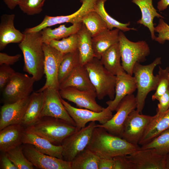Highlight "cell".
<instances>
[{"instance_id":"6da1fadb","label":"cell","mask_w":169,"mask_h":169,"mask_svg":"<svg viewBox=\"0 0 169 169\" xmlns=\"http://www.w3.org/2000/svg\"><path fill=\"white\" fill-rule=\"evenodd\" d=\"M139 145L131 144L113 135L105 129L96 127L86 148L99 158H113L119 156H127L140 150Z\"/></svg>"},{"instance_id":"7a4b0ae2","label":"cell","mask_w":169,"mask_h":169,"mask_svg":"<svg viewBox=\"0 0 169 169\" xmlns=\"http://www.w3.org/2000/svg\"><path fill=\"white\" fill-rule=\"evenodd\" d=\"M24 33V38L18 44L23 56V70L38 81L44 74V54L41 32Z\"/></svg>"},{"instance_id":"3957f363","label":"cell","mask_w":169,"mask_h":169,"mask_svg":"<svg viewBox=\"0 0 169 169\" xmlns=\"http://www.w3.org/2000/svg\"><path fill=\"white\" fill-rule=\"evenodd\" d=\"M25 130L47 139L54 145L59 146L76 129L75 126L65 120L45 116Z\"/></svg>"},{"instance_id":"277c9868","label":"cell","mask_w":169,"mask_h":169,"mask_svg":"<svg viewBox=\"0 0 169 169\" xmlns=\"http://www.w3.org/2000/svg\"><path fill=\"white\" fill-rule=\"evenodd\" d=\"M161 64V58L159 57L149 64L143 65L136 63L134 66L133 74L136 81L137 90L136 96V110L140 113L143 110L148 94L157 88L158 76L157 74L154 75L153 72L156 66Z\"/></svg>"},{"instance_id":"5b68a950","label":"cell","mask_w":169,"mask_h":169,"mask_svg":"<svg viewBox=\"0 0 169 169\" xmlns=\"http://www.w3.org/2000/svg\"><path fill=\"white\" fill-rule=\"evenodd\" d=\"M84 65L95 88L97 98L101 100L108 96L110 100H113L115 95L116 76L109 72L100 59L95 57Z\"/></svg>"},{"instance_id":"8992f818","label":"cell","mask_w":169,"mask_h":169,"mask_svg":"<svg viewBox=\"0 0 169 169\" xmlns=\"http://www.w3.org/2000/svg\"><path fill=\"white\" fill-rule=\"evenodd\" d=\"M119 43L122 67L127 73L132 75L135 64L145 61L150 54L149 46L145 41L133 42L129 40L121 30Z\"/></svg>"},{"instance_id":"52a82bcc","label":"cell","mask_w":169,"mask_h":169,"mask_svg":"<svg viewBox=\"0 0 169 169\" xmlns=\"http://www.w3.org/2000/svg\"><path fill=\"white\" fill-rule=\"evenodd\" d=\"M35 81L32 76L16 72L2 91L4 104L13 103L29 96Z\"/></svg>"},{"instance_id":"ba28073f","label":"cell","mask_w":169,"mask_h":169,"mask_svg":"<svg viewBox=\"0 0 169 169\" xmlns=\"http://www.w3.org/2000/svg\"><path fill=\"white\" fill-rule=\"evenodd\" d=\"M95 121L90 122L85 127L71 134L63 141V160L71 162L75 156L85 148L89 144L94 129Z\"/></svg>"},{"instance_id":"9c48e42d","label":"cell","mask_w":169,"mask_h":169,"mask_svg":"<svg viewBox=\"0 0 169 169\" xmlns=\"http://www.w3.org/2000/svg\"><path fill=\"white\" fill-rule=\"evenodd\" d=\"M42 47L44 54V70L46 81L44 85L37 91L42 92L49 88L59 90L58 72L64 54L49 44L43 43Z\"/></svg>"},{"instance_id":"30bf717a","label":"cell","mask_w":169,"mask_h":169,"mask_svg":"<svg viewBox=\"0 0 169 169\" xmlns=\"http://www.w3.org/2000/svg\"><path fill=\"white\" fill-rule=\"evenodd\" d=\"M137 107L136 97L133 94L125 97L117 105L115 114L107 122L96 124V127L104 128L110 133L122 138L123 126L127 116Z\"/></svg>"},{"instance_id":"8fae6325","label":"cell","mask_w":169,"mask_h":169,"mask_svg":"<svg viewBox=\"0 0 169 169\" xmlns=\"http://www.w3.org/2000/svg\"><path fill=\"white\" fill-rule=\"evenodd\" d=\"M61 101L68 113L76 124V131L85 127L90 122L97 121L100 124H105L113 116L112 112L107 106L101 111L97 112L88 109L73 107L62 98Z\"/></svg>"},{"instance_id":"7c38bea8","label":"cell","mask_w":169,"mask_h":169,"mask_svg":"<svg viewBox=\"0 0 169 169\" xmlns=\"http://www.w3.org/2000/svg\"><path fill=\"white\" fill-rule=\"evenodd\" d=\"M153 117V116L141 114L136 110H133L124 123L122 138L131 144L139 145Z\"/></svg>"},{"instance_id":"4fadbf2b","label":"cell","mask_w":169,"mask_h":169,"mask_svg":"<svg viewBox=\"0 0 169 169\" xmlns=\"http://www.w3.org/2000/svg\"><path fill=\"white\" fill-rule=\"evenodd\" d=\"M24 154L33 166L41 169H72L71 162L42 153L29 144H22Z\"/></svg>"},{"instance_id":"5bb4252c","label":"cell","mask_w":169,"mask_h":169,"mask_svg":"<svg viewBox=\"0 0 169 169\" xmlns=\"http://www.w3.org/2000/svg\"><path fill=\"white\" fill-rule=\"evenodd\" d=\"M126 156L135 169H166V155L160 154L154 148L140 149Z\"/></svg>"},{"instance_id":"9a60e30c","label":"cell","mask_w":169,"mask_h":169,"mask_svg":"<svg viewBox=\"0 0 169 169\" xmlns=\"http://www.w3.org/2000/svg\"><path fill=\"white\" fill-rule=\"evenodd\" d=\"M58 90L47 88L43 92L44 101L41 117L48 116L61 119L76 126L75 123L69 115L62 103Z\"/></svg>"},{"instance_id":"2e32d148","label":"cell","mask_w":169,"mask_h":169,"mask_svg":"<svg viewBox=\"0 0 169 169\" xmlns=\"http://www.w3.org/2000/svg\"><path fill=\"white\" fill-rule=\"evenodd\" d=\"M92 9L91 5L89 2L84 1L80 8L75 12L65 16H51L46 15L40 23L35 26L26 29L24 32H38L45 28L64 23H69L73 24L81 23L84 16Z\"/></svg>"},{"instance_id":"e0dca14e","label":"cell","mask_w":169,"mask_h":169,"mask_svg":"<svg viewBox=\"0 0 169 169\" xmlns=\"http://www.w3.org/2000/svg\"><path fill=\"white\" fill-rule=\"evenodd\" d=\"M59 92L62 99L73 102L79 108L97 112L101 111L104 108L97 103L95 92L81 90L72 87L60 89Z\"/></svg>"},{"instance_id":"ac0fdd59","label":"cell","mask_w":169,"mask_h":169,"mask_svg":"<svg viewBox=\"0 0 169 169\" xmlns=\"http://www.w3.org/2000/svg\"><path fill=\"white\" fill-rule=\"evenodd\" d=\"M29 100L30 96L13 103L4 104L2 106L0 131L11 125L21 124Z\"/></svg>"},{"instance_id":"d6986e66","label":"cell","mask_w":169,"mask_h":169,"mask_svg":"<svg viewBox=\"0 0 169 169\" xmlns=\"http://www.w3.org/2000/svg\"><path fill=\"white\" fill-rule=\"evenodd\" d=\"M137 89L136 81L134 77L122 72L116 75L115 95L113 100L106 103L110 110L115 111L121 100L126 96L131 95Z\"/></svg>"},{"instance_id":"ffe728a7","label":"cell","mask_w":169,"mask_h":169,"mask_svg":"<svg viewBox=\"0 0 169 169\" xmlns=\"http://www.w3.org/2000/svg\"><path fill=\"white\" fill-rule=\"evenodd\" d=\"M15 15L3 14L0 18V50L4 49L10 43H19L23 39L24 34L16 29L14 26Z\"/></svg>"},{"instance_id":"44dd1931","label":"cell","mask_w":169,"mask_h":169,"mask_svg":"<svg viewBox=\"0 0 169 169\" xmlns=\"http://www.w3.org/2000/svg\"><path fill=\"white\" fill-rule=\"evenodd\" d=\"M68 87L81 90L96 92L85 66L80 64L60 84V89Z\"/></svg>"},{"instance_id":"7402d4cb","label":"cell","mask_w":169,"mask_h":169,"mask_svg":"<svg viewBox=\"0 0 169 169\" xmlns=\"http://www.w3.org/2000/svg\"><path fill=\"white\" fill-rule=\"evenodd\" d=\"M22 141L23 144L32 145L42 153L63 160L61 145H54L47 139L25 129Z\"/></svg>"},{"instance_id":"603a6c76","label":"cell","mask_w":169,"mask_h":169,"mask_svg":"<svg viewBox=\"0 0 169 169\" xmlns=\"http://www.w3.org/2000/svg\"><path fill=\"white\" fill-rule=\"evenodd\" d=\"M25 128L21 124L11 125L0 131V151L6 152L23 144Z\"/></svg>"},{"instance_id":"cb8c5ba5","label":"cell","mask_w":169,"mask_h":169,"mask_svg":"<svg viewBox=\"0 0 169 169\" xmlns=\"http://www.w3.org/2000/svg\"><path fill=\"white\" fill-rule=\"evenodd\" d=\"M44 101L43 91L34 92L30 95V100L21 125L25 129L35 123L41 118Z\"/></svg>"},{"instance_id":"d4e9b609","label":"cell","mask_w":169,"mask_h":169,"mask_svg":"<svg viewBox=\"0 0 169 169\" xmlns=\"http://www.w3.org/2000/svg\"><path fill=\"white\" fill-rule=\"evenodd\" d=\"M120 30L107 29L92 37L94 57L100 59L102 54L119 42Z\"/></svg>"},{"instance_id":"484cf974","label":"cell","mask_w":169,"mask_h":169,"mask_svg":"<svg viewBox=\"0 0 169 169\" xmlns=\"http://www.w3.org/2000/svg\"><path fill=\"white\" fill-rule=\"evenodd\" d=\"M169 128V108L161 115H156L148 125L138 145L142 146Z\"/></svg>"},{"instance_id":"4316f807","label":"cell","mask_w":169,"mask_h":169,"mask_svg":"<svg viewBox=\"0 0 169 169\" xmlns=\"http://www.w3.org/2000/svg\"><path fill=\"white\" fill-rule=\"evenodd\" d=\"M132 2L139 7L141 12V18L137 21V23L147 27L150 32L151 38L154 40L156 36L153 19L155 17L164 18L154 7L152 0H132Z\"/></svg>"},{"instance_id":"83f0119b","label":"cell","mask_w":169,"mask_h":169,"mask_svg":"<svg viewBox=\"0 0 169 169\" xmlns=\"http://www.w3.org/2000/svg\"><path fill=\"white\" fill-rule=\"evenodd\" d=\"M121 55L119 42L111 46L102 54L100 61L110 73L116 76L123 71L120 63Z\"/></svg>"},{"instance_id":"f1b7e54d","label":"cell","mask_w":169,"mask_h":169,"mask_svg":"<svg viewBox=\"0 0 169 169\" xmlns=\"http://www.w3.org/2000/svg\"><path fill=\"white\" fill-rule=\"evenodd\" d=\"M77 34L78 37V49L80 63L84 65L95 57L92 46V37L90 32L83 23Z\"/></svg>"},{"instance_id":"f546056e","label":"cell","mask_w":169,"mask_h":169,"mask_svg":"<svg viewBox=\"0 0 169 169\" xmlns=\"http://www.w3.org/2000/svg\"><path fill=\"white\" fill-rule=\"evenodd\" d=\"M82 24V22L75 23L69 27H66L65 24L61 25L53 29L45 28L41 31L42 42L49 44L52 40H59L76 33L81 28Z\"/></svg>"},{"instance_id":"4dcf8cb0","label":"cell","mask_w":169,"mask_h":169,"mask_svg":"<svg viewBox=\"0 0 169 169\" xmlns=\"http://www.w3.org/2000/svg\"><path fill=\"white\" fill-rule=\"evenodd\" d=\"M99 157L85 148L78 154L71 162L72 169H98Z\"/></svg>"},{"instance_id":"1f68e13d","label":"cell","mask_w":169,"mask_h":169,"mask_svg":"<svg viewBox=\"0 0 169 169\" xmlns=\"http://www.w3.org/2000/svg\"><path fill=\"white\" fill-rule=\"evenodd\" d=\"M80 64V58L78 49L73 52L64 54L59 70L58 80L59 84Z\"/></svg>"},{"instance_id":"d6a6232c","label":"cell","mask_w":169,"mask_h":169,"mask_svg":"<svg viewBox=\"0 0 169 169\" xmlns=\"http://www.w3.org/2000/svg\"><path fill=\"white\" fill-rule=\"evenodd\" d=\"M106 0H98L95 8V11L101 17L106 23L108 29L112 30L114 28L119 29L123 32L130 30H136L134 28H130L128 26L130 25V22L123 23L116 20L110 16L107 12L104 7V4Z\"/></svg>"},{"instance_id":"836d02e7","label":"cell","mask_w":169,"mask_h":169,"mask_svg":"<svg viewBox=\"0 0 169 169\" xmlns=\"http://www.w3.org/2000/svg\"><path fill=\"white\" fill-rule=\"evenodd\" d=\"M82 22L90 32L92 37L108 29L105 22L95 10L86 14L83 18Z\"/></svg>"},{"instance_id":"e575fe53","label":"cell","mask_w":169,"mask_h":169,"mask_svg":"<svg viewBox=\"0 0 169 169\" xmlns=\"http://www.w3.org/2000/svg\"><path fill=\"white\" fill-rule=\"evenodd\" d=\"M150 148H154L163 155H166L169 153V128L140 147L141 149Z\"/></svg>"},{"instance_id":"d590c367","label":"cell","mask_w":169,"mask_h":169,"mask_svg":"<svg viewBox=\"0 0 169 169\" xmlns=\"http://www.w3.org/2000/svg\"><path fill=\"white\" fill-rule=\"evenodd\" d=\"M49 44L64 54L73 52L78 49L77 33L63 38L61 40H52Z\"/></svg>"},{"instance_id":"8d00e7d4","label":"cell","mask_w":169,"mask_h":169,"mask_svg":"<svg viewBox=\"0 0 169 169\" xmlns=\"http://www.w3.org/2000/svg\"><path fill=\"white\" fill-rule=\"evenodd\" d=\"M22 145L6 152L9 158L18 169H34L33 165L24 154Z\"/></svg>"},{"instance_id":"74e56055","label":"cell","mask_w":169,"mask_h":169,"mask_svg":"<svg viewBox=\"0 0 169 169\" xmlns=\"http://www.w3.org/2000/svg\"><path fill=\"white\" fill-rule=\"evenodd\" d=\"M158 82L155 92L152 96L154 101L158 99L169 88V67L163 69L159 66Z\"/></svg>"},{"instance_id":"f35d334b","label":"cell","mask_w":169,"mask_h":169,"mask_svg":"<svg viewBox=\"0 0 169 169\" xmlns=\"http://www.w3.org/2000/svg\"><path fill=\"white\" fill-rule=\"evenodd\" d=\"M46 0H22L18 5L20 10L28 15L40 13Z\"/></svg>"},{"instance_id":"ab89813d","label":"cell","mask_w":169,"mask_h":169,"mask_svg":"<svg viewBox=\"0 0 169 169\" xmlns=\"http://www.w3.org/2000/svg\"><path fill=\"white\" fill-rule=\"evenodd\" d=\"M155 31L158 33L154 39L156 41L163 44L166 40L169 41V25L163 18L159 19L158 24L155 28Z\"/></svg>"},{"instance_id":"60d3db41","label":"cell","mask_w":169,"mask_h":169,"mask_svg":"<svg viewBox=\"0 0 169 169\" xmlns=\"http://www.w3.org/2000/svg\"><path fill=\"white\" fill-rule=\"evenodd\" d=\"M0 65V89L2 92L16 72L9 65Z\"/></svg>"},{"instance_id":"b9f144b4","label":"cell","mask_w":169,"mask_h":169,"mask_svg":"<svg viewBox=\"0 0 169 169\" xmlns=\"http://www.w3.org/2000/svg\"><path fill=\"white\" fill-rule=\"evenodd\" d=\"M126 156L114 157L113 169H135L133 164L126 157Z\"/></svg>"},{"instance_id":"7bdbcfd3","label":"cell","mask_w":169,"mask_h":169,"mask_svg":"<svg viewBox=\"0 0 169 169\" xmlns=\"http://www.w3.org/2000/svg\"><path fill=\"white\" fill-rule=\"evenodd\" d=\"M158 100L159 103L157 105L156 115H161L169 108V88Z\"/></svg>"},{"instance_id":"ee69618b","label":"cell","mask_w":169,"mask_h":169,"mask_svg":"<svg viewBox=\"0 0 169 169\" xmlns=\"http://www.w3.org/2000/svg\"><path fill=\"white\" fill-rule=\"evenodd\" d=\"M21 55L17 54L14 55H8L4 53H0V65L5 64L8 65L14 64L20 59Z\"/></svg>"},{"instance_id":"f6af8a7d","label":"cell","mask_w":169,"mask_h":169,"mask_svg":"<svg viewBox=\"0 0 169 169\" xmlns=\"http://www.w3.org/2000/svg\"><path fill=\"white\" fill-rule=\"evenodd\" d=\"M0 169H18L11 161L7 152H1Z\"/></svg>"},{"instance_id":"bcb514c9","label":"cell","mask_w":169,"mask_h":169,"mask_svg":"<svg viewBox=\"0 0 169 169\" xmlns=\"http://www.w3.org/2000/svg\"><path fill=\"white\" fill-rule=\"evenodd\" d=\"M113 158H99L98 169H113Z\"/></svg>"},{"instance_id":"7dc6e473","label":"cell","mask_w":169,"mask_h":169,"mask_svg":"<svg viewBox=\"0 0 169 169\" xmlns=\"http://www.w3.org/2000/svg\"><path fill=\"white\" fill-rule=\"evenodd\" d=\"M5 4L10 9L13 10L18 5L22 0H3Z\"/></svg>"},{"instance_id":"c3c4849f","label":"cell","mask_w":169,"mask_h":169,"mask_svg":"<svg viewBox=\"0 0 169 169\" xmlns=\"http://www.w3.org/2000/svg\"><path fill=\"white\" fill-rule=\"evenodd\" d=\"M169 5V0H160L157 3V8L159 11H163Z\"/></svg>"},{"instance_id":"681fc988","label":"cell","mask_w":169,"mask_h":169,"mask_svg":"<svg viewBox=\"0 0 169 169\" xmlns=\"http://www.w3.org/2000/svg\"><path fill=\"white\" fill-rule=\"evenodd\" d=\"M166 169H169V153L166 155Z\"/></svg>"},{"instance_id":"f907efd6","label":"cell","mask_w":169,"mask_h":169,"mask_svg":"<svg viewBox=\"0 0 169 169\" xmlns=\"http://www.w3.org/2000/svg\"><path fill=\"white\" fill-rule=\"evenodd\" d=\"M84 1V0H80V2L82 3Z\"/></svg>"}]
</instances>
